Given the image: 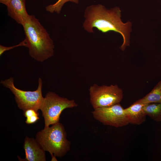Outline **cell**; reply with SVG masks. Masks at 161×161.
Listing matches in <instances>:
<instances>
[{
  "label": "cell",
  "mask_w": 161,
  "mask_h": 161,
  "mask_svg": "<svg viewBox=\"0 0 161 161\" xmlns=\"http://www.w3.org/2000/svg\"><path fill=\"white\" fill-rule=\"evenodd\" d=\"M84 17L83 26L87 32L93 33L94 28L104 33L113 31L120 33L123 38V43L120 47L121 50L124 51L129 46L131 24L129 21L122 22L121 11L118 7L108 10L101 4L91 5L85 9Z\"/></svg>",
  "instance_id": "cell-1"
},
{
  "label": "cell",
  "mask_w": 161,
  "mask_h": 161,
  "mask_svg": "<svg viewBox=\"0 0 161 161\" xmlns=\"http://www.w3.org/2000/svg\"><path fill=\"white\" fill-rule=\"evenodd\" d=\"M30 56L43 62L53 56L54 45L52 39L35 16L30 15L22 25Z\"/></svg>",
  "instance_id": "cell-2"
},
{
  "label": "cell",
  "mask_w": 161,
  "mask_h": 161,
  "mask_svg": "<svg viewBox=\"0 0 161 161\" xmlns=\"http://www.w3.org/2000/svg\"><path fill=\"white\" fill-rule=\"evenodd\" d=\"M35 140L41 147L51 155L61 158L70 149V142L63 125L59 122L38 132Z\"/></svg>",
  "instance_id": "cell-3"
},
{
  "label": "cell",
  "mask_w": 161,
  "mask_h": 161,
  "mask_svg": "<svg viewBox=\"0 0 161 161\" xmlns=\"http://www.w3.org/2000/svg\"><path fill=\"white\" fill-rule=\"evenodd\" d=\"M0 83L9 89L14 95L18 108L23 111L29 109H33L38 112L40 110L44 99L42 94V81L41 78L38 80L37 89L34 91H26L20 89L14 85V79L10 77Z\"/></svg>",
  "instance_id": "cell-4"
},
{
  "label": "cell",
  "mask_w": 161,
  "mask_h": 161,
  "mask_svg": "<svg viewBox=\"0 0 161 161\" xmlns=\"http://www.w3.org/2000/svg\"><path fill=\"white\" fill-rule=\"evenodd\" d=\"M78 106L74 100L60 97L53 92H48L44 97L40 109L44 119V128L59 122L61 114L65 109Z\"/></svg>",
  "instance_id": "cell-5"
},
{
  "label": "cell",
  "mask_w": 161,
  "mask_h": 161,
  "mask_svg": "<svg viewBox=\"0 0 161 161\" xmlns=\"http://www.w3.org/2000/svg\"><path fill=\"white\" fill-rule=\"evenodd\" d=\"M89 91L90 102L94 109L119 103L123 97L122 89L116 84L99 86L94 83Z\"/></svg>",
  "instance_id": "cell-6"
},
{
  "label": "cell",
  "mask_w": 161,
  "mask_h": 161,
  "mask_svg": "<svg viewBox=\"0 0 161 161\" xmlns=\"http://www.w3.org/2000/svg\"><path fill=\"white\" fill-rule=\"evenodd\" d=\"M94 109L92 112L93 116L104 125L119 128L129 124L125 114L124 109L120 103Z\"/></svg>",
  "instance_id": "cell-7"
},
{
  "label": "cell",
  "mask_w": 161,
  "mask_h": 161,
  "mask_svg": "<svg viewBox=\"0 0 161 161\" xmlns=\"http://www.w3.org/2000/svg\"><path fill=\"white\" fill-rule=\"evenodd\" d=\"M23 148L25 152L26 161H46L45 151L41 147L35 139L26 136Z\"/></svg>",
  "instance_id": "cell-8"
},
{
  "label": "cell",
  "mask_w": 161,
  "mask_h": 161,
  "mask_svg": "<svg viewBox=\"0 0 161 161\" xmlns=\"http://www.w3.org/2000/svg\"><path fill=\"white\" fill-rule=\"evenodd\" d=\"M26 0H11L6 6L8 16L22 25L29 18L26 8Z\"/></svg>",
  "instance_id": "cell-9"
},
{
  "label": "cell",
  "mask_w": 161,
  "mask_h": 161,
  "mask_svg": "<svg viewBox=\"0 0 161 161\" xmlns=\"http://www.w3.org/2000/svg\"><path fill=\"white\" fill-rule=\"evenodd\" d=\"M145 104L137 101L124 109L125 114L129 123L140 125L145 121L146 116L143 110Z\"/></svg>",
  "instance_id": "cell-10"
},
{
  "label": "cell",
  "mask_w": 161,
  "mask_h": 161,
  "mask_svg": "<svg viewBox=\"0 0 161 161\" xmlns=\"http://www.w3.org/2000/svg\"><path fill=\"white\" fill-rule=\"evenodd\" d=\"M143 110L146 116L157 122H161V103H153L145 104Z\"/></svg>",
  "instance_id": "cell-11"
},
{
  "label": "cell",
  "mask_w": 161,
  "mask_h": 161,
  "mask_svg": "<svg viewBox=\"0 0 161 161\" xmlns=\"http://www.w3.org/2000/svg\"><path fill=\"white\" fill-rule=\"evenodd\" d=\"M137 101L144 104L153 103H161V80L149 93Z\"/></svg>",
  "instance_id": "cell-12"
},
{
  "label": "cell",
  "mask_w": 161,
  "mask_h": 161,
  "mask_svg": "<svg viewBox=\"0 0 161 161\" xmlns=\"http://www.w3.org/2000/svg\"><path fill=\"white\" fill-rule=\"evenodd\" d=\"M69 1L78 4L79 2V0H58L55 3L46 6L45 9L47 11L51 13L55 12L59 14L60 13L64 4Z\"/></svg>",
  "instance_id": "cell-13"
},
{
  "label": "cell",
  "mask_w": 161,
  "mask_h": 161,
  "mask_svg": "<svg viewBox=\"0 0 161 161\" xmlns=\"http://www.w3.org/2000/svg\"><path fill=\"white\" fill-rule=\"evenodd\" d=\"M19 46H24L27 47V44L25 38L23 41L19 44L11 47H5L0 45V55L1 56L5 51L13 49V48Z\"/></svg>",
  "instance_id": "cell-14"
},
{
  "label": "cell",
  "mask_w": 161,
  "mask_h": 161,
  "mask_svg": "<svg viewBox=\"0 0 161 161\" xmlns=\"http://www.w3.org/2000/svg\"><path fill=\"white\" fill-rule=\"evenodd\" d=\"M24 114L27 118L34 115H39V113L38 112L33 109H29L24 112Z\"/></svg>",
  "instance_id": "cell-15"
},
{
  "label": "cell",
  "mask_w": 161,
  "mask_h": 161,
  "mask_svg": "<svg viewBox=\"0 0 161 161\" xmlns=\"http://www.w3.org/2000/svg\"><path fill=\"white\" fill-rule=\"evenodd\" d=\"M39 115H35L26 118V123L28 124L34 123L36 122L39 119Z\"/></svg>",
  "instance_id": "cell-16"
},
{
  "label": "cell",
  "mask_w": 161,
  "mask_h": 161,
  "mask_svg": "<svg viewBox=\"0 0 161 161\" xmlns=\"http://www.w3.org/2000/svg\"><path fill=\"white\" fill-rule=\"evenodd\" d=\"M11 0H0L1 3L7 6Z\"/></svg>",
  "instance_id": "cell-17"
}]
</instances>
